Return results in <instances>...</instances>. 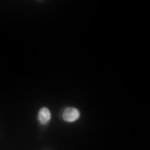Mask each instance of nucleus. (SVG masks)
<instances>
[{"instance_id": "f257e3e1", "label": "nucleus", "mask_w": 150, "mask_h": 150, "mask_svg": "<svg viewBox=\"0 0 150 150\" xmlns=\"http://www.w3.org/2000/svg\"><path fill=\"white\" fill-rule=\"evenodd\" d=\"M80 115V112L76 108L69 107L64 111L63 117L64 121L68 122H73L78 120Z\"/></svg>"}, {"instance_id": "f03ea898", "label": "nucleus", "mask_w": 150, "mask_h": 150, "mask_svg": "<svg viewBox=\"0 0 150 150\" xmlns=\"http://www.w3.org/2000/svg\"><path fill=\"white\" fill-rule=\"evenodd\" d=\"M51 118V113L47 108L43 107L40 109L38 112V120L41 125H46Z\"/></svg>"}]
</instances>
